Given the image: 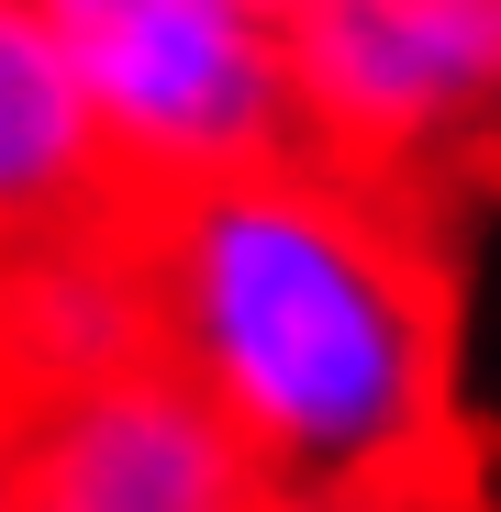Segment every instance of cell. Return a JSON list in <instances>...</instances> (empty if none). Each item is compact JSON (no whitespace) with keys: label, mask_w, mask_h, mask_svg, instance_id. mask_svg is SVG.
Returning a JSON list of instances; mask_svg holds the SVG:
<instances>
[{"label":"cell","mask_w":501,"mask_h":512,"mask_svg":"<svg viewBox=\"0 0 501 512\" xmlns=\"http://www.w3.org/2000/svg\"><path fill=\"white\" fill-rule=\"evenodd\" d=\"M34 12H45V23H78V12H101V0H34Z\"/></svg>","instance_id":"8"},{"label":"cell","mask_w":501,"mask_h":512,"mask_svg":"<svg viewBox=\"0 0 501 512\" xmlns=\"http://www.w3.org/2000/svg\"><path fill=\"white\" fill-rule=\"evenodd\" d=\"M257 12H290V23H301V0H257Z\"/></svg>","instance_id":"9"},{"label":"cell","mask_w":501,"mask_h":512,"mask_svg":"<svg viewBox=\"0 0 501 512\" xmlns=\"http://www.w3.org/2000/svg\"><path fill=\"white\" fill-rule=\"evenodd\" d=\"M0 490L12 512H268L257 457L167 357L0 423Z\"/></svg>","instance_id":"4"},{"label":"cell","mask_w":501,"mask_h":512,"mask_svg":"<svg viewBox=\"0 0 501 512\" xmlns=\"http://www.w3.org/2000/svg\"><path fill=\"white\" fill-rule=\"evenodd\" d=\"M145 357H156V290H145L134 223L0 256V423H23L67 390H101Z\"/></svg>","instance_id":"5"},{"label":"cell","mask_w":501,"mask_h":512,"mask_svg":"<svg viewBox=\"0 0 501 512\" xmlns=\"http://www.w3.org/2000/svg\"><path fill=\"white\" fill-rule=\"evenodd\" d=\"M268 512H468L457 490H268Z\"/></svg>","instance_id":"7"},{"label":"cell","mask_w":501,"mask_h":512,"mask_svg":"<svg viewBox=\"0 0 501 512\" xmlns=\"http://www.w3.org/2000/svg\"><path fill=\"white\" fill-rule=\"evenodd\" d=\"M301 12H323V0H301Z\"/></svg>","instance_id":"10"},{"label":"cell","mask_w":501,"mask_h":512,"mask_svg":"<svg viewBox=\"0 0 501 512\" xmlns=\"http://www.w3.org/2000/svg\"><path fill=\"white\" fill-rule=\"evenodd\" d=\"M156 357L268 490H457V279L424 190L290 145L223 190L134 212Z\"/></svg>","instance_id":"1"},{"label":"cell","mask_w":501,"mask_h":512,"mask_svg":"<svg viewBox=\"0 0 501 512\" xmlns=\"http://www.w3.org/2000/svg\"><path fill=\"white\" fill-rule=\"evenodd\" d=\"M101 223H134V201L112 179L78 45L34 0H0V256H34Z\"/></svg>","instance_id":"6"},{"label":"cell","mask_w":501,"mask_h":512,"mask_svg":"<svg viewBox=\"0 0 501 512\" xmlns=\"http://www.w3.org/2000/svg\"><path fill=\"white\" fill-rule=\"evenodd\" d=\"M301 34V145L390 190L501 145V0H323Z\"/></svg>","instance_id":"3"},{"label":"cell","mask_w":501,"mask_h":512,"mask_svg":"<svg viewBox=\"0 0 501 512\" xmlns=\"http://www.w3.org/2000/svg\"><path fill=\"white\" fill-rule=\"evenodd\" d=\"M0 512H12V490H0Z\"/></svg>","instance_id":"11"},{"label":"cell","mask_w":501,"mask_h":512,"mask_svg":"<svg viewBox=\"0 0 501 512\" xmlns=\"http://www.w3.org/2000/svg\"><path fill=\"white\" fill-rule=\"evenodd\" d=\"M134 212L223 190L301 145V34L257 0H101L67 23Z\"/></svg>","instance_id":"2"}]
</instances>
